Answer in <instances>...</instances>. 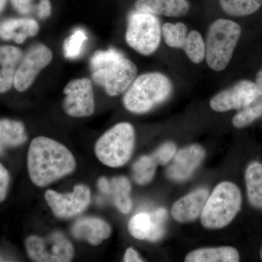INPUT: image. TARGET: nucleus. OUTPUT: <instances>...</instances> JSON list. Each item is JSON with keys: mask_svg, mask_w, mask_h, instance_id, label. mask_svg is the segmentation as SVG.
<instances>
[{"mask_svg": "<svg viewBox=\"0 0 262 262\" xmlns=\"http://www.w3.org/2000/svg\"><path fill=\"white\" fill-rule=\"evenodd\" d=\"M27 168L33 184L44 187L72 173L76 161L70 150L61 143L39 136L29 146Z\"/></svg>", "mask_w": 262, "mask_h": 262, "instance_id": "1", "label": "nucleus"}, {"mask_svg": "<svg viewBox=\"0 0 262 262\" xmlns=\"http://www.w3.org/2000/svg\"><path fill=\"white\" fill-rule=\"evenodd\" d=\"M171 82L160 72H149L136 77L123 96V104L134 114H144L166 101L171 94Z\"/></svg>", "mask_w": 262, "mask_h": 262, "instance_id": "2", "label": "nucleus"}, {"mask_svg": "<svg viewBox=\"0 0 262 262\" xmlns=\"http://www.w3.org/2000/svg\"><path fill=\"white\" fill-rule=\"evenodd\" d=\"M242 195L234 183L224 182L216 186L203 207L202 225L206 229H219L229 225L241 210Z\"/></svg>", "mask_w": 262, "mask_h": 262, "instance_id": "3", "label": "nucleus"}, {"mask_svg": "<svg viewBox=\"0 0 262 262\" xmlns=\"http://www.w3.org/2000/svg\"><path fill=\"white\" fill-rule=\"evenodd\" d=\"M241 33V26L228 19H218L210 26L205 43L206 62L211 70L220 72L228 66Z\"/></svg>", "mask_w": 262, "mask_h": 262, "instance_id": "4", "label": "nucleus"}, {"mask_svg": "<svg viewBox=\"0 0 262 262\" xmlns=\"http://www.w3.org/2000/svg\"><path fill=\"white\" fill-rule=\"evenodd\" d=\"M135 130L128 122H120L98 139L95 153L100 162L111 168H120L127 163L134 151Z\"/></svg>", "mask_w": 262, "mask_h": 262, "instance_id": "5", "label": "nucleus"}, {"mask_svg": "<svg viewBox=\"0 0 262 262\" xmlns=\"http://www.w3.org/2000/svg\"><path fill=\"white\" fill-rule=\"evenodd\" d=\"M137 67L117 51L108 61L94 71L92 78L96 84L102 86L110 96L123 94L135 80Z\"/></svg>", "mask_w": 262, "mask_h": 262, "instance_id": "6", "label": "nucleus"}, {"mask_svg": "<svg viewBox=\"0 0 262 262\" xmlns=\"http://www.w3.org/2000/svg\"><path fill=\"white\" fill-rule=\"evenodd\" d=\"M161 37L162 27L156 15L137 10L129 15L125 40L138 53L144 56L154 53Z\"/></svg>", "mask_w": 262, "mask_h": 262, "instance_id": "7", "label": "nucleus"}, {"mask_svg": "<svg viewBox=\"0 0 262 262\" xmlns=\"http://www.w3.org/2000/svg\"><path fill=\"white\" fill-rule=\"evenodd\" d=\"M29 258L38 262H69L74 257L73 245L61 232H55L46 238L32 235L26 239Z\"/></svg>", "mask_w": 262, "mask_h": 262, "instance_id": "8", "label": "nucleus"}, {"mask_svg": "<svg viewBox=\"0 0 262 262\" xmlns=\"http://www.w3.org/2000/svg\"><path fill=\"white\" fill-rule=\"evenodd\" d=\"M63 94L66 97L63 101V108L67 115L73 117H86L94 115V89L89 79L71 80L63 89Z\"/></svg>", "mask_w": 262, "mask_h": 262, "instance_id": "9", "label": "nucleus"}, {"mask_svg": "<svg viewBox=\"0 0 262 262\" xmlns=\"http://www.w3.org/2000/svg\"><path fill=\"white\" fill-rule=\"evenodd\" d=\"M91 191L84 185H77L73 192L61 194L48 190L45 198L53 213L58 218L69 219L80 214L91 203Z\"/></svg>", "mask_w": 262, "mask_h": 262, "instance_id": "10", "label": "nucleus"}, {"mask_svg": "<svg viewBox=\"0 0 262 262\" xmlns=\"http://www.w3.org/2000/svg\"><path fill=\"white\" fill-rule=\"evenodd\" d=\"M53 59V53L43 44L32 46L15 72L13 85L19 92L27 91L37 78L38 74Z\"/></svg>", "mask_w": 262, "mask_h": 262, "instance_id": "11", "label": "nucleus"}, {"mask_svg": "<svg viewBox=\"0 0 262 262\" xmlns=\"http://www.w3.org/2000/svg\"><path fill=\"white\" fill-rule=\"evenodd\" d=\"M258 95L256 82L244 80L215 95L210 101L212 110L219 113L241 110L249 106Z\"/></svg>", "mask_w": 262, "mask_h": 262, "instance_id": "12", "label": "nucleus"}, {"mask_svg": "<svg viewBox=\"0 0 262 262\" xmlns=\"http://www.w3.org/2000/svg\"><path fill=\"white\" fill-rule=\"evenodd\" d=\"M206 156V151L198 144L188 146L179 150L165 174L170 180L182 182L192 177Z\"/></svg>", "mask_w": 262, "mask_h": 262, "instance_id": "13", "label": "nucleus"}, {"mask_svg": "<svg viewBox=\"0 0 262 262\" xmlns=\"http://www.w3.org/2000/svg\"><path fill=\"white\" fill-rule=\"evenodd\" d=\"M209 192L205 188L196 189L174 203L171 215L179 223H189L201 215Z\"/></svg>", "mask_w": 262, "mask_h": 262, "instance_id": "14", "label": "nucleus"}, {"mask_svg": "<svg viewBox=\"0 0 262 262\" xmlns=\"http://www.w3.org/2000/svg\"><path fill=\"white\" fill-rule=\"evenodd\" d=\"M75 238L84 239L92 246H98L107 239L112 228L107 222L96 217H85L75 222L72 227Z\"/></svg>", "mask_w": 262, "mask_h": 262, "instance_id": "15", "label": "nucleus"}, {"mask_svg": "<svg viewBox=\"0 0 262 262\" xmlns=\"http://www.w3.org/2000/svg\"><path fill=\"white\" fill-rule=\"evenodd\" d=\"M39 31L37 20L30 18H10L0 23V38L13 40L18 44L28 37H34Z\"/></svg>", "mask_w": 262, "mask_h": 262, "instance_id": "16", "label": "nucleus"}, {"mask_svg": "<svg viewBox=\"0 0 262 262\" xmlns=\"http://www.w3.org/2000/svg\"><path fill=\"white\" fill-rule=\"evenodd\" d=\"M137 11L155 15L183 16L189 9L187 0H136Z\"/></svg>", "mask_w": 262, "mask_h": 262, "instance_id": "17", "label": "nucleus"}, {"mask_svg": "<svg viewBox=\"0 0 262 262\" xmlns=\"http://www.w3.org/2000/svg\"><path fill=\"white\" fill-rule=\"evenodd\" d=\"M186 262H237L239 261L238 251L230 246L218 248H200L186 256Z\"/></svg>", "mask_w": 262, "mask_h": 262, "instance_id": "18", "label": "nucleus"}, {"mask_svg": "<svg viewBox=\"0 0 262 262\" xmlns=\"http://www.w3.org/2000/svg\"><path fill=\"white\" fill-rule=\"evenodd\" d=\"M27 140L25 127L22 122L15 120H0V155L8 147L22 145Z\"/></svg>", "mask_w": 262, "mask_h": 262, "instance_id": "19", "label": "nucleus"}, {"mask_svg": "<svg viewBox=\"0 0 262 262\" xmlns=\"http://www.w3.org/2000/svg\"><path fill=\"white\" fill-rule=\"evenodd\" d=\"M248 201L253 206L262 209V165L251 163L246 171Z\"/></svg>", "mask_w": 262, "mask_h": 262, "instance_id": "20", "label": "nucleus"}, {"mask_svg": "<svg viewBox=\"0 0 262 262\" xmlns=\"http://www.w3.org/2000/svg\"><path fill=\"white\" fill-rule=\"evenodd\" d=\"M110 183V192L113 196L114 203L122 213H127L132 208L130 193V183L124 177H114Z\"/></svg>", "mask_w": 262, "mask_h": 262, "instance_id": "21", "label": "nucleus"}, {"mask_svg": "<svg viewBox=\"0 0 262 262\" xmlns=\"http://www.w3.org/2000/svg\"><path fill=\"white\" fill-rule=\"evenodd\" d=\"M13 8L20 15H34L39 19H46L52 13L50 0H11Z\"/></svg>", "mask_w": 262, "mask_h": 262, "instance_id": "22", "label": "nucleus"}, {"mask_svg": "<svg viewBox=\"0 0 262 262\" xmlns=\"http://www.w3.org/2000/svg\"><path fill=\"white\" fill-rule=\"evenodd\" d=\"M220 3L227 14L234 17L253 14L262 5V0H220Z\"/></svg>", "mask_w": 262, "mask_h": 262, "instance_id": "23", "label": "nucleus"}, {"mask_svg": "<svg viewBox=\"0 0 262 262\" xmlns=\"http://www.w3.org/2000/svg\"><path fill=\"white\" fill-rule=\"evenodd\" d=\"M182 49L193 63H201L206 58V43L196 31L188 33Z\"/></svg>", "mask_w": 262, "mask_h": 262, "instance_id": "24", "label": "nucleus"}, {"mask_svg": "<svg viewBox=\"0 0 262 262\" xmlns=\"http://www.w3.org/2000/svg\"><path fill=\"white\" fill-rule=\"evenodd\" d=\"M157 165L152 157L143 156L133 166V176L136 183L139 185H146L151 182L156 172Z\"/></svg>", "mask_w": 262, "mask_h": 262, "instance_id": "25", "label": "nucleus"}, {"mask_svg": "<svg viewBox=\"0 0 262 262\" xmlns=\"http://www.w3.org/2000/svg\"><path fill=\"white\" fill-rule=\"evenodd\" d=\"M188 34L187 27L183 23H165L162 27V35L169 47L182 49Z\"/></svg>", "mask_w": 262, "mask_h": 262, "instance_id": "26", "label": "nucleus"}, {"mask_svg": "<svg viewBox=\"0 0 262 262\" xmlns=\"http://www.w3.org/2000/svg\"><path fill=\"white\" fill-rule=\"evenodd\" d=\"M87 40V34L83 29H76L70 37L65 39L63 43V54L65 58L74 60L80 57Z\"/></svg>", "mask_w": 262, "mask_h": 262, "instance_id": "27", "label": "nucleus"}, {"mask_svg": "<svg viewBox=\"0 0 262 262\" xmlns=\"http://www.w3.org/2000/svg\"><path fill=\"white\" fill-rule=\"evenodd\" d=\"M127 228L133 237L141 241H147L151 229L150 213H140L134 215L129 222Z\"/></svg>", "mask_w": 262, "mask_h": 262, "instance_id": "28", "label": "nucleus"}, {"mask_svg": "<svg viewBox=\"0 0 262 262\" xmlns=\"http://www.w3.org/2000/svg\"><path fill=\"white\" fill-rule=\"evenodd\" d=\"M262 115V104L256 99L249 106L239 110L232 118V124L237 128L248 126Z\"/></svg>", "mask_w": 262, "mask_h": 262, "instance_id": "29", "label": "nucleus"}, {"mask_svg": "<svg viewBox=\"0 0 262 262\" xmlns=\"http://www.w3.org/2000/svg\"><path fill=\"white\" fill-rule=\"evenodd\" d=\"M150 216L151 220V229L147 241L158 242L165 235L168 212L165 208H158L156 211L151 212Z\"/></svg>", "mask_w": 262, "mask_h": 262, "instance_id": "30", "label": "nucleus"}, {"mask_svg": "<svg viewBox=\"0 0 262 262\" xmlns=\"http://www.w3.org/2000/svg\"><path fill=\"white\" fill-rule=\"evenodd\" d=\"M0 70V93L7 92L11 89L14 82L15 67L16 64L10 63H3Z\"/></svg>", "mask_w": 262, "mask_h": 262, "instance_id": "31", "label": "nucleus"}, {"mask_svg": "<svg viewBox=\"0 0 262 262\" xmlns=\"http://www.w3.org/2000/svg\"><path fill=\"white\" fill-rule=\"evenodd\" d=\"M177 153V146L173 142H166L160 146L151 155L158 165H165L170 161Z\"/></svg>", "mask_w": 262, "mask_h": 262, "instance_id": "32", "label": "nucleus"}, {"mask_svg": "<svg viewBox=\"0 0 262 262\" xmlns=\"http://www.w3.org/2000/svg\"><path fill=\"white\" fill-rule=\"evenodd\" d=\"M22 51L12 46H0V64L13 63L18 64L22 58Z\"/></svg>", "mask_w": 262, "mask_h": 262, "instance_id": "33", "label": "nucleus"}, {"mask_svg": "<svg viewBox=\"0 0 262 262\" xmlns=\"http://www.w3.org/2000/svg\"><path fill=\"white\" fill-rule=\"evenodd\" d=\"M10 178L8 170L0 163V203L5 201L9 188Z\"/></svg>", "mask_w": 262, "mask_h": 262, "instance_id": "34", "label": "nucleus"}, {"mask_svg": "<svg viewBox=\"0 0 262 262\" xmlns=\"http://www.w3.org/2000/svg\"><path fill=\"white\" fill-rule=\"evenodd\" d=\"M124 261L125 262H139L144 261L139 256V253L133 248H127L126 252L124 256Z\"/></svg>", "mask_w": 262, "mask_h": 262, "instance_id": "35", "label": "nucleus"}, {"mask_svg": "<svg viewBox=\"0 0 262 262\" xmlns=\"http://www.w3.org/2000/svg\"><path fill=\"white\" fill-rule=\"evenodd\" d=\"M98 189L101 192L105 194H110V183L108 179L105 177H101L98 182Z\"/></svg>", "mask_w": 262, "mask_h": 262, "instance_id": "36", "label": "nucleus"}, {"mask_svg": "<svg viewBox=\"0 0 262 262\" xmlns=\"http://www.w3.org/2000/svg\"><path fill=\"white\" fill-rule=\"evenodd\" d=\"M256 84L258 89V95L256 100H257L262 104V69L259 70L256 75Z\"/></svg>", "mask_w": 262, "mask_h": 262, "instance_id": "37", "label": "nucleus"}, {"mask_svg": "<svg viewBox=\"0 0 262 262\" xmlns=\"http://www.w3.org/2000/svg\"><path fill=\"white\" fill-rule=\"evenodd\" d=\"M7 2H8V0H0V14H1L3 10L5 9V5L7 4Z\"/></svg>", "mask_w": 262, "mask_h": 262, "instance_id": "38", "label": "nucleus"}, {"mask_svg": "<svg viewBox=\"0 0 262 262\" xmlns=\"http://www.w3.org/2000/svg\"><path fill=\"white\" fill-rule=\"evenodd\" d=\"M260 257H261V260H262V248H261V252H260Z\"/></svg>", "mask_w": 262, "mask_h": 262, "instance_id": "39", "label": "nucleus"}]
</instances>
